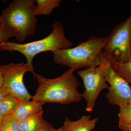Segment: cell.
<instances>
[{
    "mask_svg": "<svg viewBox=\"0 0 131 131\" xmlns=\"http://www.w3.org/2000/svg\"><path fill=\"white\" fill-rule=\"evenodd\" d=\"M110 65L109 62L103 56V60L100 65L95 68L86 69L77 72L84 84V91L82 96L86 102L85 110L87 112L93 111L101 91L103 89H108L109 88V85L107 83L105 74L107 69Z\"/></svg>",
    "mask_w": 131,
    "mask_h": 131,
    "instance_id": "6",
    "label": "cell"
},
{
    "mask_svg": "<svg viewBox=\"0 0 131 131\" xmlns=\"http://www.w3.org/2000/svg\"><path fill=\"white\" fill-rule=\"evenodd\" d=\"M4 81V66L0 65V87L3 86Z\"/></svg>",
    "mask_w": 131,
    "mask_h": 131,
    "instance_id": "20",
    "label": "cell"
},
{
    "mask_svg": "<svg viewBox=\"0 0 131 131\" xmlns=\"http://www.w3.org/2000/svg\"><path fill=\"white\" fill-rule=\"evenodd\" d=\"M61 0H37L35 14L36 16L49 15L61 3Z\"/></svg>",
    "mask_w": 131,
    "mask_h": 131,
    "instance_id": "12",
    "label": "cell"
},
{
    "mask_svg": "<svg viewBox=\"0 0 131 131\" xmlns=\"http://www.w3.org/2000/svg\"><path fill=\"white\" fill-rule=\"evenodd\" d=\"M118 126L131 124V104L119 107Z\"/></svg>",
    "mask_w": 131,
    "mask_h": 131,
    "instance_id": "16",
    "label": "cell"
},
{
    "mask_svg": "<svg viewBox=\"0 0 131 131\" xmlns=\"http://www.w3.org/2000/svg\"><path fill=\"white\" fill-rule=\"evenodd\" d=\"M45 104L43 102L33 100L28 101H20L12 115L19 121L25 119L43 111L42 106Z\"/></svg>",
    "mask_w": 131,
    "mask_h": 131,
    "instance_id": "9",
    "label": "cell"
},
{
    "mask_svg": "<svg viewBox=\"0 0 131 131\" xmlns=\"http://www.w3.org/2000/svg\"></svg>",
    "mask_w": 131,
    "mask_h": 131,
    "instance_id": "26",
    "label": "cell"
},
{
    "mask_svg": "<svg viewBox=\"0 0 131 131\" xmlns=\"http://www.w3.org/2000/svg\"><path fill=\"white\" fill-rule=\"evenodd\" d=\"M9 95H10V94L5 88L0 87V101Z\"/></svg>",
    "mask_w": 131,
    "mask_h": 131,
    "instance_id": "19",
    "label": "cell"
},
{
    "mask_svg": "<svg viewBox=\"0 0 131 131\" xmlns=\"http://www.w3.org/2000/svg\"><path fill=\"white\" fill-rule=\"evenodd\" d=\"M21 101L9 95L0 101V115L3 117L12 115Z\"/></svg>",
    "mask_w": 131,
    "mask_h": 131,
    "instance_id": "13",
    "label": "cell"
},
{
    "mask_svg": "<svg viewBox=\"0 0 131 131\" xmlns=\"http://www.w3.org/2000/svg\"><path fill=\"white\" fill-rule=\"evenodd\" d=\"M130 2L131 4V0H130Z\"/></svg>",
    "mask_w": 131,
    "mask_h": 131,
    "instance_id": "25",
    "label": "cell"
},
{
    "mask_svg": "<svg viewBox=\"0 0 131 131\" xmlns=\"http://www.w3.org/2000/svg\"><path fill=\"white\" fill-rule=\"evenodd\" d=\"M4 66V81L3 86L10 95L21 101H28L31 96L24 85L23 79L25 73L30 71L33 74L34 69L27 63H11Z\"/></svg>",
    "mask_w": 131,
    "mask_h": 131,
    "instance_id": "7",
    "label": "cell"
},
{
    "mask_svg": "<svg viewBox=\"0 0 131 131\" xmlns=\"http://www.w3.org/2000/svg\"><path fill=\"white\" fill-rule=\"evenodd\" d=\"M131 15L110 32L102 54L109 63H125L131 59Z\"/></svg>",
    "mask_w": 131,
    "mask_h": 131,
    "instance_id": "5",
    "label": "cell"
},
{
    "mask_svg": "<svg viewBox=\"0 0 131 131\" xmlns=\"http://www.w3.org/2000/svg\"><path fill=\"white\" fill-rule=\"evenodd\" d=\"M110 63L115 73L123 78L128 83L131 84V59L125 63L112 62Z\"/></svg>",
    "mask_w": 131,
    "mask_h": 131,
    "instance_id": "14",
    "label": "cell"
},
{
    "mask_svg": "<svg viewBox=\"0 0 131 131\" xmlns=\"http://www.w3.org/2000/svg\"><path fill=\"white\" fill-rule=\"evenodd\" d=\"M52 126L49 122L43 119L37 131H50Z\"/></svg>",
    "mask_w": 131,
    "mask_h": 131,
    "instance_id": "18",
    "label": "cell"
},
{
    "mask_svg": "<svg viewBox=\"0 0 131 131\" xmlns=\"http://www.w3.org/2000/svg\"><path fill=\"white\" fill-rule=\"evenodd\" d=\"M3 117L1 115H0V124H1V122H2L3 118Z\"/></svg>",
    "mask_w": 131,
    "mask_h": 131,
    "instance_id": "23",
    "label": "cell"
},
{
    "mask_svg": "<svg viewBox=\"0 0 131 131\" xmlns=\"http://www.w3.org/2000/svg\"><path fill=\"white\" fill-rule=\"evenodd\" d=\"M74 70L69 69L62 75L54 79H47L34 72L38 86L32 100L46 103L67 105L79 102L82 96L78 91L80 83L74 75Z\"/></svg>",
    "mask_w": 131,
    "mask_h": 131,
    "instance_id": "1",
    "label": "cell"
},
{
    "mask_svg": "<svg viewBox=\"0 0 131 131\" xmlns=\"http://www.w3.org/2000/svg\"><path fill=\"white\" fill-rule=\"evenodd\" d=\"M105 75L106 81L110 84L106 94L109 103L119 107L131 104V87L126 80L115 73L110 64Z\"/></svg>",
    "mask_w": 131,
    "mask_h": 131,
    "instance_id": "8",
    "label": "cell"
},
{
    "mask_svg": "<svg viewBox=\"0 0 131 131\" xmlns=\"http://www.w3.org/2000/svg\"><path fill=\"white\" fill-rule=\"evenodd\" d=\"M119 128L122 131H131V124L118 126Z\"/></svg>",
    "mask_w": 131,
    "mask_h": 131,
    "instance_id": "21",
    "label": "cell"
},
{
    "mask_svg": "<svg viewBox=\"0 0 131 131\" xmlns=\"http://www.w3.org/2000/svg\"><path fill=\"white\" fill-rule=\"evenodd\" d=\"M107 37L91 36L74 48L52 52L54 63L68 66L74 70L82 68H95L100 65L103 59V49Z\"/></svg>",
    "mask_w": 131,
    "mask_h": 131,
    "instance_id": "2",
    "label": "cell"
},
{
    "mask_svg": "<svg viewBox=\"0 0 131 131\" xmlns=\"http://www.w3.org/2000/svg\"><path fill=\"white\" fill-rule=\"evenodd\" d=\"M98 118L91 119V115H83L77 121H71L66 118L61 127L65 131H91L96 126Z\"/></svg>",
    "mask_w": 131,
    "mask_h": 131,
    "instance_id": "10",
    "label": "cell"
},
{
    "mask_svg": "<svg viewBox=\"0 0 131 131\" xmlns=\"http://www.w3.org/2000/svg\"><path fill=\"white\" fill-rule=\"evenodd\" d=\"M3 131H20L19 121L12 115L3 117L1 124Z\"/></svg>",
    "mask_w": 131,
    "mask_h": 131,
    "instance_id": "15",
    "label": "cell"
},
{
    "mask_svg": "<svg viewBox=\"0 0 131 131\" xmlns=\"http://www.w3.org/2000/svg\"><path fill=\"white\" fill-rule=\"evenodd\" d=\"M52 27L50 34L43 39L25 44L7 41L0 46V51L20 52L26 59V63L34 69L32 61L36 55L43 52L70 49L73 46L72 42L66 37L63 26L59 21L54 22Z\"/></svg>",
    "mask_w": 131,
    "mask_h": 131,
    "instance_id": "4",
    "label": "cell"
},
{
    "mask_svg": "<svg viewBox=\"0 0 131 131\" xmlns=\"http://www.w3.org/2000/svg\"><path fill=\"white\" fill-rule=\"evenodd\" d=\"M50 131H65L63 130V129L62 128V127H60L59 129H54L53 128V127L52 126L51 127L50 129Z\"/></svg>",
    "mask_w": 131,
    "mask_h": 131,
    "instance_id": "22",
    "label": "cell"
},
{
    "mask_svg": "<svg viewBox=\"0 0 131 131\" xmlns=\"http://www.w3.org/2000/svg\"><path fill=\"white\" fill-rule=\"evenodd\" d=\"M0 131H3L1 129V124H0Z\"/></svg>",
    "mask_w": 131,
    "mask_h": 131,
    "instance_id": "24",
    "label": "cell"
},
{
    "mask_svg": "<svg viewBox=\"0 0 131 131\" xmlns=\"http://www.w3.org/2000/svg\"><path fill=\"white\" fill-rule=\"evenodd\" d=\"M43 111L34 115L19 121L20 131H37L42 121Z\"/></svg>",
    "mask_w": 131,
    "mask_h": 131,
    "instance_id": "11",
    "label": "cell"
},
{
    "mask_svg": "<svg viewBox=\"0 0 131 131\" xmlns=\"http://www.w3.org/2000/svg\"><path fill=\"white\" fill-rule=\"evenodd\" d=\"M36 3L35 0H14L2 12L4 26L16 32L15 37L19 42L35 34L37 23Z\"/></svg>",
    "mask_w": 131,
    "mask_h": 131,
    "instance_id": "3",
    "label": "cell"
},
{
    "mask_svg": "<svg viewBox=\"0 0 131 131\" xmlns=\"http://www.w3.org/2000/svg\"><path fill=\"white\" fill-rule=\"evenodd\" d=\"M16 33L14 31L8 29L4 26L2 15L0 16V46L8 41L9 38L15 37Z\"/></svg>",
    "mask_w": 131,
    "mask_h": 131,
    "instance_id": "17",
    "label": "cell"
},
{
    "mask_svg": "<svg viewBox=\"0 0 131 131\" xmlns=\"http://www.w3.org/2000/svg\"></svg>",
    "mask_w": 131,
    "mask_h": 131,
    "instance_id": "27",
    "label": "cell"
}]
</instances>
